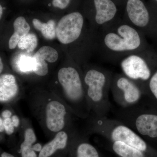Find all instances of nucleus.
<instances>
[{
  "label": "nucleus",
  "instance_id": "obj_12",
  "mask_svg": "<svg viewBox=\"0 0 157 157\" xmlns=\"http://www.w3.org/2000/svg\"><path fill=\"white\" fill-rule=\"evenodd\" d=\"M14 106H3L0 113L1 140L6 137L12 138L18 134L22 118L14 109Z\"/></svg>",
  "mask_w": 157,
  "mask_h": 157
},
{
  "label": "nucleus",
  "instance_id": "obj_9",
  "mask_svg": "<svg viewBox=\"0 0 157 157\" xmlns=\"http://www.w3.org/2000/svg\"><path fill=\"white\" fill-rule=\"evenodd\" d=\"M83 24V17L78 12H72L62 17L56 28L59 41L64 44L75 41L80 36Z\"/></svg>",
  "mask_w": 157,
  "mask_h": 157
},
{
  "label": "nucleus",
  "instance_id": "obj_19",
  "mask_svg": "<svg viewBox=\"0 0 157 157\" xmlns=\"http://www.w3.org/2000/svg\"><path fill=\"white\" fill-rule=\"evenodd\" d=\"M15 71L21 75L36 74V63L33 57L23 55L16 63Z\"/></svg>",
  "mask_w": 157,
  "mask_h": 157
},
{
  "label": "nucleus",
  "instance_id": "obj_4",
  "mask_svg": "<svg viewBox=\"0 0 157 157\" xmlns=\"http://www.w3.org/2000/svg\"><path fill=\"white\" fill-rule=\"evenodd\" d=\"M83 81L90 114L99 117H107L111 105L106 89L107 78L105 74L91 69L86 73Z\"/></svg>",
  "mask_w": 157,
  "mask_h": 157
},
{
  "label": "nucleus",
  "instance_id": "obj_7",
  "mask_svg": "<svg viewBox=\"0 0 157 157\" xmlns=\"http://www.w3.org/2000/svg\"><path fill=\"white\" fill-rule=\"evenodd\" d=\"M121 36L113 33L107 34L104 39L106 46L114 51H124L136 49L140 46V39L135 29L127 25L121 26L118 29Z\"/></svg>",
  "mask_w": 157,
  "mask_h": 157
},
{
  "label": "nucleus",
  "instance_id": "obj_16",
  "mask_svg": "<svg viewBox=\"0 0 157 157\" xmlns=\"http://www.w3.org/2000/svg\"><path fill=\"white\" fill-rule=\"evenodd\" d=\"M96 9L95 20L101 25L111 20L117 11L116 6L111 0H94Z\"/></svg>",
  "mask_w": 157,
  "mask_h": 157
},
{
  "label": "nucleus",
  "instance_id": "obj_10",
  "mask_svg": "<svg viewBox=\"0 0 157 157\" xmlns=\"http://www.w3.org/2000/svg\"><path fill=\"white\" fill-rule=\"evenodd\" d=\"M18 135L20 141L18 151L21 157H39L43 146L38 142L36 135L29 119L22 118Z\"/></svg>",
  "mask_w": 157,
  "mask_h": 157
},
{
  "label": "nucleus",
  "instance_id": "obj_13",
  "mask_svg": "<svg viewBox=\"0 0 157 157\" xmlns=\"http://www.w3.org/2000/svg\"><path fill=\"white\" fill-rule=\"evenodd\" d=\"M121 67L126 76L133 80L146 81L151 75L146 62L137 56H131L124 59L121 63Z\"/></svg>",
  "mask_w": 157,
  "mask_h": 157
},
{
  "label": "nucleus",
  "instance_id": "obj_11",
  "mask_svg": "<svg viewBox=\"0 0 157 157\" xmlns=\"http://www.w3.org/2000/svg\"><path fill=\"white\" fill-rule=\"evenodd\" d=\"M25 95L16 76L11 73L1 74L0 104L2 106H14L21 100L25 99Z\"/></svg>",
  "mask_w": 157,
  "mask_h": 157
},
{
  "label": "nucleus",
  "instance_id": "obj_1",
  "mask_svg": "<svg viewBox=\"0 0 157 157\" xmlns=\"http://www.w3.org/2000/svg\"><path fill=\"white\" fill-rule=\"evenodd\" d=\"M25 99L32 115L51 139L59 132L75 127L76 116L51 90H33L25 94Z\"/></svg>",
  "mask_w": 157,
  "mask_h": 157
},
{
  "label": "nucleus",
  "instance_id": "obj_2",
  "mask_svg": "<svg viewBox=\"0 0 157 157\" xmlns=\"http://www.w3.org/2000/svg\"><path fill=\"white\" fill-rule=\"evenodd\" d=\"M54 84L51 90L64 103L73 115L83 119L89 117L91 110L85 89L76 69L73 67L61 68L57 73Z\"/></svg>",
  "mask_w": 157,
  "mask_h": 157
},
{
  "label": "nucleus",
  "instance_id": "obj_18",
  "mask_svg": "<svg viewBox=\"0 0 157 157\" xmlns=\"http://www.w3.org/2000/svg\"><path fill=\"white\" fill-rule=\"evenodd\" d=\"M112 148L114 152L121 157H145L144 152L121 141L113 142Z\"/></svg>",
  "mask_w": 157,
  "mask_h": 157
},
{
  "label": "nucleus",
  "instance_id": "obj_14",
  "mask_svg": "<svg viewBox=\"0 0 157 157\" xmlns=\"http://www.w3.org/2000/svg\"><path fill=\"white\" fill-rule=\"evenodd\" d=\"M126 9L128 16L135 25L143 27L149 21V14L141 0H128Z\"/></svg>",
  "mask_w": 157,
  "mask_h": 157
},
{
  "label": "nucleus",
  "instance_id": "obj_24",
  "mask_svg": "<svg viewBox=\"0 0 157 157\" xmlns=\"http://www.w3.org/2000/svg\"><path fill=\"white\" fill-rule=\"evenodd\" d=\"M149 86L151 94L157 101V71L151 78Z\"/></svg>",
  "mask_w": 157,
  "mask_h": 157
},
{
  "label": "nucleus",
  "instance_id": "obj_8",
  "mask_svg": "<svg viewBox=\"0 0 157 157\" xmlns=\"http://www.w3.org/2000/svg\"><path fill=\"white\" fill-rule=\"evenodd\" d=\"M117 91L113 93V99L122 109L137 107L142 100L143 92L132 80L121 77L117 80Z\"/></svg>",
  "mask_w": 157,
  "mask_h": 157
},
{
  "label": "nucleus",
  "instance_id": "obj_25",
  "mask_svg": "<svg viewBox=\"0 0 157 157\" xmlns=\"http://www.w3.org/2000/svg\"><path fill=\"white\" fill-rule=\"evenodd\" d=\"M0 157H16L14 155L11 154L10 153L6 151H3L1 152Z\"/></svg>",
  "mask_w": 157,
  "mask_h": 157
},
{
  "label": "nucleus",
  "instance_id": "obj_6",
  "mask_svg": "<svg viewBox=\"0 0 157 157\" xmlns=\"http://www.w3.org/2000/svg\"><path fill=\"white\" fill-rule=\"evenodd\" d=\"M78 132L75 127L59 132L43 145L39 157H67Z\"/></svg>",
  "mask_w": 157,
  "mask_h": 157
},
{
  "label": "nucleus",
  "instance_id": "obj_27",
  "mask_svg": "<svg viewBox=\"0 0 157 157\" xmlns=\"http://www.w3.org/2000/svg\"><path fill=\"white\" fill-rule=\"evenodd\" d=\"M3 13V9L2 5H0V18H2Z\"/></svg>",
  "mask_w": 157,
  "mask_h": 157
},
{
  "label": "nucleus",
  "instance_id": "obj_23",
  "mask_svg": "<svg viewBox=\"0 0 157 157\" xmlns=\"http://www.w3.org/2000/svg\"><path fill=\"white\" fill-rule=\"evenodd\" d=\"M71 0H52L48 6H52L54 8L61 10L67 9L69 6Z\"/></svg>",
  "mask_w": 157,
  "mask_h": 157
},
{
  "label": "nucleus",
  "instance_id": "obj_5",
  "mask_svg": "<svg viewBox=\"0 0 157 157\" xmlns=\"http://www.w3.org/2000/svg\"><path fill=\"white\" fill-rule=\"evenodd\" d=\"M138 107L122 109L118 120L141 136L157 137V114L144 111Z\"/></svg>",
  "mask_w": 157,
  "mask_h": 157
},
{
  "label": "nucleus",
  "instance_id": "obj_26",
  "mask_svg": "<svg viewBox=\"0 0 157 157\" xmlns=\"http://www.w3.org/2000/svg\"><path fill=\"white\" fill-rule=\"evenodd\" d=\"M0 64H1V66H0V73H1V74H2V73L4 66H3L2 61V59L1 58H0Z\"/></svg>",
  "mask_w": 157,
  "mask_h": 157
},
{
  "label": "nucleus",
  "instance_id": "obj_28",
  "mask_svg": "<svg viewBox=\"0 0 157 157\" xmlns=\"http://www.w3.org/2000/svg\"><path fill=\"white\" fill-rule=\"evenodd\" d=\"M155 1H156V2H157V0H155Z\"/></svg>",
  "mask_w": 157,
  "mask_h": 157
},
{
  "label": "nucleus",
  "instance_id": "obj_15",
  "mask_svg": "<svg viewBox=\"0 0 157 157\" xmlns=\"http://www.w3.org/2000/svg\"><path fill=\"white\" fill-rule=\"evenodd\" d=\"M80 134L78 132L74 137L67 157H100L97 149Z\"/></svg>",
  "mask_w": 157,
  "mask_h": 157
},
{
  "label": "nucleus",
  "instance_id": "obj_22",
  "mask_svg": "<svg viewBox=\"0 0 157 157\" xmlns=\"http://www.w3.org/2000/svg\"><path fill=\"white\" fill-rule=\"evenodd\" d=\"M38 40L34 34L29 33L20 40L17 46L23 50H26L28 53L33 52L36 48Z\"/></svg>",
  "mask_w": 157,
  "mask_h": 157
},
{
  "label": "nucleus",
  "instance_id": "obj_21",
  "mask_svg": "<svg viewBox=\"0 0 157 157\" xmlns=\"http://www.w3.org/2000/svg\"><path fill=\"white\" fill-rule=\"evenodd\" d=\"M34 57L45 60L49 63L56 62L58 53L55 48L48 46H42L34 54Z\"/></svg>",
  "mask_w": 157,
  "mask_h": 157
},
{
  "label": "nucleus",
  "instance_id": "obj_17",
  "mask_svg": "<svg viewBox=\"0 0 157 157\" xmlns=\"http://www.w3.org/2000/svg\"><path fill=\"white\" fill-rule=\"evenodd\" d=\"M13 26L14 32L9 41V48L11 49H14L20 40L28 34L30 30L28 23L22 16H19L15 20Z\"/></svg>",
  "mask_w": 157,
  "mask_h": 157
},
{
  "label": "nucleus",
  "instance_id": "obj_20",
  "mask_svg": "<svg viewBox=\"0 0 157 157\" xmlns=\"http://www.w3.org/2000/svg\"><path fill=\"white\" fill-rule=\"evenodd\" d=\"M33 23L35 28L40 31L45 39L52 40L56 37V27L55 21L53 20H50L46 23H43L37 18H34Z\"/></svg>",
  "mask_w": 157,
  "mask_h": 157
},
{
  "label": "nucleus",
  "instance_id": "obj_3",
  "mask_svg": "<svg viewBox=\"0 0 157 157\" xmlns=\"http://www.w3.org/2000/svg\"><path fill=\"white\" fill-rule=\"evenodd\" d=\"M89 133H95L108 137L113 141H120L143 152L147 150V144L142 137L125 124L118 120L97 117L90 115L88 118Z\"/></svg>",
  "mask_w": 157,
  "mask_h": 157
}]
</instances>
